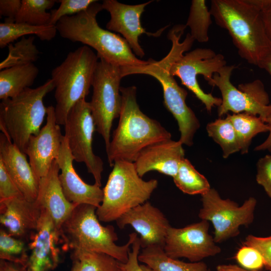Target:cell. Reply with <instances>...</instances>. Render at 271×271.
<instances>
[{
	"label": "cell",
	"mask_w": 271,
	"mask_h": 271,
	"mask_svg": "<svg viewBox=\"0 0 271 271\" xmlns=\"http://www.w3.org/2000/svg\"><path fill=\"white\" fill-rule=\"evenodd\" d=\"M184 32L179 29L171 30L168 39L172 42V47L169 53L159 61L152 59L148 64L139 67H128L127 75L146 74L159 81L163 91L164 104L178 122L180 132L179 141L183 145L191 146L194 136L200 126V122L194 111L187 105L186 99L188 92L180 86L170 73L172 64L189 51L194 42L187 35L181 42Z\"/></svg>",
	"instance_id": "cell-1"
},
{
	"label": "cell",
	"mask_w": 271,
	"mask_h": 271,
	"mask_svg": "<svg viewBox=\"0 0 271 271\" xmlns=\"http://www.w3.org/2000/svg\"><path fill=\"white\" fill-rule=\"evenodd\" d=\"M210 11L216 24L229 33L239 56L259 67L271 45L254 1L212 0Z\"/></svg>",
	"instance_id": "cell-2"
},
{
	"label": "cell",
	"mask_w": 271,
	"mask_h": 271,
	"mask_svg": "<svg viewBox=\"0 0 271 271\" xmlns=\"http://www.w3.org/2000/svg\"><path fill=\"white\" fill-rule=\"evenodd\" d=\"M122 106L119 121L106 151L110 166L122 160L134 163L145 148L156 143L171 139V134L158 121L140 109L134 86L120 87Z\"/></svg>",
	"instance_id": "cell-3"
},
{
	"label": "cell",
	"mask_w": 271,
	"mask_h": 271,
	"mask_svg": "<svg viewBox=\"0 0 271 271\" xmlns=\"http://www.w3.org/2000/svg\"><path fill=\"white\" fill-rule=\"evenodd\" d=\"M103 9L96 1L86 10L61 18L56 24L61 37L72 42H80L97 51L98 58L122 67H139L149 61L138 59L126 40L119 35L101 28L96 20Z\"/></svg>",
	"instance_id": "cell-4"
},
{
	"label": "cell",
	"mask_w": 271,
	"mask_h": 271,
	"mask_svg": "<svg viewBox=\"0 0 271 271\" xmlns=\"http://www.w3.org/2000/svg\"><path fill=\"white\" fill-rule=\"evenodd\" d=\"M97 208L89 204H78L63 224L61 237L70 248L103 253L121 263L128 258L130 246L138 237L136 232L129 234L127 242L123 245L115 243L118 237L112 225L102 226L96 215Z\"/></svg>",
	"instance_id": "cell-5"
},
{
	"label": "cell",
	"mask_w": 271,
	"mask_h": 271,
	"mask_svg": "<svg viewBox=\"0 0 271 271\" xmlns=\"http://www.w3.org/2000/svg\"><path fill=\"white\" fill-rule=\"evenodd\" d=\"M98 57L87 46L69 52L51 72L55 86L56 122L64 125L72 107L85 99L92 86Z\"/></svg>",
	"instance_id": "cell-6"
},
{
	"label": "cell",
	"mask_w": 271,
	"mask_h": 271,
	"mask_svg": "<svg viewBox=\"0 0 271 271\" xmlns=\"http://www.w3.org/2000/svg\"><path fill=\"white\" fill-rule=\"evenodd\" d=\"M54 89L50 78L0 103V129L24 153L31 136L38 134L41 129L47 110L44 98Z\"/></svg>",
	"instance_id": "cell-7"
},
{
	"label": "cell",
	"mask_w": 271,
	"mask_h": 271,
	"mask_svg": "<svg viewBox=\"0 0 271 271\" xmlns=\"http://www.w3.org/2000/svg\"><path fill=\"white\" fill-rule=\"evenodd\" d=\"M103 189V197L96 210L99 221H116L132 208L147 202L157 188L156 179L145 181L138 173L133 163L114 162Z\"/></svg>",
	"instance_id": "cell-8"
},
{
	"label": "cell",
	"mask_w": 271,
	"mask_h": 271,
	"mask_svg": "<svg viewBox=\"0 0 271 271\" xmlns=\"http://www.w3.org/2000/svg\"><path fill=\"white\" fill-rule=\"evenodd\" d=\"M92 84L93 93L89 102L96 130L103 138L106 151L110 142V131L114 119L119 117L122 106L120 91L124 77L122 67L99 58Z\"/></svg>",
	"instance_id": "cell-9"
},
{
	"label": "cell",
	"mask_w": 271,
	"mask_h": 271,
	"mask_svg": "<svg viewBox=\"0 0 271 271\" xmlns=\"http://www.w3.org/2000/svg\"><path fill=\"white\" fill-rule=\"evenodd\" d=\"M237 67L225 65L213 75L212 86L217 87L222 96L218 115L221 117L229 111L233 113H247L259 116L265 123L271 116L269 97L262 82L256 79L238 85V88L230 81L232 71Z\"/></svg>",
	"instance_id": "cell-10"
},
{
	"label": "cell",
	"mask_w": 271,
	"mask_h": 271,
	"mask_svg": "<svg viewBox=\"0 0 271 271\" xmlns=\"http://www.w3.org/2000/svg\"><path fill=\"white\" fill-rule=\"evenodd\" d=\"M201 201L198 217L212 223L216 243L238 236L240 226H248L253 221L257 200L253 197L239 206L230 199L222 198L217 190L211 188L201 195Z\"/></svg>",
	"instance_id": "cell-11"
},
{
	"label": "cell",
	"mask_w": 271,
	"mask_h": 271,
	"mask_svg": "<svg viewBox=\"0 0 271 271\" xmlns=\"http://www.w3.org/2000/svg\"><path fill=\"white\" fill-rule=\"evenodd\" d=\"M64 125V136L74 161L84 163L88 172L92 175L95 184L101 187L103 162L92 150L96 126L89 102L85 99L78 101L70 110Z\"/></svg>",
	"instance_id": "cell-12"
},
{
	"label": "cell",
	"mask_w": 271,
	"mask_h": 271,
	"mask_svg": "<svg viewBox=\"0 0 271 271\" xmlns=\"http://www.w3.org/2000/svg\"><path fill=\"white\" fill-rule=\"evenodd\" d=\"M226 65L224 56L216 54L209 48H197L184 54L171 65L170 73L179 77L181 83L192 91L204 104L207 111L211 112L214 106L219 107L222 99L206 93L201 88L197 76L202 75L209 84L213 75Z\"/></svg>",
	"instance_id": "cell-13"
},
{
	"label": "cell",
	"mask_w": 271,
	"mask_h": 271,
	"mask_svg": "<svg viewBox=\"0 0 271 271\" xmlns=\"http://www.w3.org/2000/svg\"><path fill=\"white\" fill-rule=\"evenodd\" d=\"M208 221L191 224L182 228L171 226L167 233L164 250L170 257H184L191 262L201 261L221 251L209 233Z\"/></svg>",
	"instance_id": "cell-14"
},
{
	"label": "cell",
	"mask_w": 271,
	"mask_h": 271,
	"mask_svg": "<svg viewBox=\"0 0 271 271\" xmlns=\"http://www.w3.org/2000/svg\"><path fill=\"white\" fill-rule=\"evenodd\" d=\"M46 115V123L38 134L31 136L25 151L39 182L58 157L64 138L56 122L55 107L48 106Z\"/></svg>",
	"instance_id": "cell-15"
},
{
	"label": "cell",
	"mask_w": 271,
	"mask_h": 271,
	"mask_svg": "<svg viewBox=\"0 0 271 271\" xmlns=\"http://www.w3.org/2000/svg\"><path fill=\"white\" fill-rule=\"evenodd\" d=\"M152 1L136 5L120 3L116 0H104L102 4L103 10L108 12L110 20L106 25L107 30L121 34L128 44L133 53L141 58L145 52L139 43V37L143 34L158 37L166 26L156 33L147 32L142 27L141 16L145 7Z\"/></svg>",
	"instance_id": "cell-16"
},
{
	"label": "cell",
	"mask_w": 271,
	"mask_h": 271,
	"mask_svg": "<svg viewBox=\"0 0 271 271\" xmlns=\"http://www.w3.org/2000/svg\"><path fill=\"white\" fill-rule=\"evenodd\" d=\"M116 221L120 229L127 225L133 228L140 234L142 248L159 246L164 249L171 225L163 212L149 202L132 208Z\"/></svg>",
	"instance_id": "cell-17"
},
{
	"label": "cell",
	"mask_w": 271,
	"mask_h": 271,
	"mask_svg": "<svg viewBox=\"0 0 271 271\" xmlns=\"http://www.w3.org/2000/svg\"><path fill=\"white\" fill-rule=\"evenodd\" d=\"M56 160L61 171L59 181L67 199L76 205L89 204L98 208L103 200V189L95 183H86L77 174L73 165L74 158L65 136Z\"/></svg>",
	"instance_id": "cell-18"
},
{
	"label": "cell",
	"mask_w": 271,
	"mask_h": 271,
	"mask_svg": "<svg viewBox=\"0 0 271 271\" xmlns=\"http://www.w3.org/2000/svg\"><path fill=\"white\" fill-rule=\"evenodd\" d=\"M59 239L50 214L41 208L38 225L30 244L31 252L25 271H48L55 268L59 260L56 247Z\"/></svg>",
	"instance_id": "cell-19"
},
{
	"label": "cell",
	"mask_w": 271,
	"mask_h": 271,
	"mask_svg": "<svg viewBox=\"0 0 271 271\" xmlns=\"http://www.w3.org/2000/svg\"><path fill=\"white\" fill-rule=\"evenodd\" d=\"M182 145L179 141L170 139L145 148L133 163L139 176L143 177L147 173L155 171L173 178L185 158Z\"/></svg>",
	"instance_id": "cell-20"
},
{
	"label": "cell",
	"mask_w": 271,
	"mask_h": 271,
	"mask_svg": "<svg viewBox=\"0 0 271 271\" xmlns=\"http://www.w3.org/2000/svg\"><path fill=\"white\" fill-rule=\"evenodd\" d=\"M0 160L25 198L34 202L38 196L39 182L22 152L5 134H0Z\"/></svg>",
	"instance_id": "cell-21"
},
{
	"label": "cell",
	"mask_w": 271,
	"mask_h": 271,
	"mask_svg": "<svg viewBox=\"0 0 271 271\" xmlns=\"http://www.w3.org/2000/svg\"><path fill=\"white\" fill-rule=\"evenodd\" d=\"M59 171L57 162L55 160L47 174L40 180L35 202L48 211L60 238L63 224L77 205L70 202L65 197L59 179Z\"/></svg>",
	"instance_id": "cell-22"
},
{
	"label": "cell",
	"mask_w": 271,
	"mask_h": 271,
	"mask_svg": "<svg viewBox=\"0 0 271 271\" xmlns=\"http://www.w3.org/2000/svg\"><path fill=\"white\" fill-rule=\"evenodd\" d=\"M0 222L13 237H22L37 228L41 208L24 197L0 201Z\"/></svg>",
	"instance_id": "cell-23"
},
{
	"label": "cell",
	"mask_w": 271,
	"mask_h": 271,
	"mask_svg": "<svg viewBox=\"0 0 271 271\" xmlns=\"http://www.w3.org/2000/svg\"><path fill=\"white\" fill-rule=\"evenodd\" d=\"M39 70L34 63L16 66L0 71V99L17 96L30 88L38 75Z\"/></svg>",
	"instance_id": "cell-24"
},
{
	"label": "cell",
	"mask_w": 271,
	"mask_h": 271,
	"mask_svg": "<svg viewBox=\"0 0 271 271\" xmlns=\"http://www.w3.org/2000/svg\"><path fill=\"white\" fill-rule=\"evenodd\" d=\"M138 259L153 271H210L203 261L186 262L170 257L159 246L143 248Z\"/></svg>",
	"instance_id": "cell-25"
},
{
	"label": "cell",
	"mask_w": 271,
	"mask_h": 271,
	"mask_svg": "<svg viewBox=\"0 0 271 271\" xmlns=\"http://www.w3.org/2000/svg\"><path fill=\"white\" fill-rule=\"evenodd\" d=\"M56 25L37 26L24 23H1L0 48H4L20 37L35 35L42 41H50L55 37Z\"/></svg>",
	"instance_id": "cell-26"
},
{
	"label": "cell",
	"mask_w": 271,
	"mask_h": 271,
	"mask_svg": "<svg viewBox=\"0 0 271 271\" xmlns=\"http://www.w3.org/2000/svg\"><path fill=\"white\" fill-rule=\"evenodd\" d=\"M236 132L242 154L248 152L252 139L257 134L269 132V128L259 116L247 113L227 114Z\"/></svg>",
	"instance_id": "cell-27"
},
{
	"label": "cell",
	"mask_w": 271,
	"mask_h": 271,
	"mask_svg": "<svg viewBox=\"0 0 271 271\" xmlns=\"http://www.w3.org/2000/svg\"><path fill=\"white\" fill-rule=\"evenodd\" d=\"M70 271H119V262L103 253L73 249Z\"/></svg>",
	"instance_id": "cell-28"
},
{
	"label": "cell",
	"mask_w": 271,
	"mask_h": 271,
	"mask_svg": "<svg viewBox=\"0 0 271 271\" xmlns=\"http://www.w3.org/2000/svg\"><path fill=\"white\" fill-rule=\"evenodd\" d=\"M173 178L176 186L184 193L189 195H202L211 189L206 177L185 158L181 161L177 173Z\"/></svg>",
	"instance_id": "cell-29"
},
{
	"label": "cell",
	"mask_w": 271,
	"mask_h": 271,
	"mask_svg": "<svg viewBox=\"0 0 271 271\" xmlns=\"http://www.w3.org/2000/svg\"><path fill=\"white\" fill-rule=\"evenodd\" d=\"M206 130L209 137L217 143L223 151V157L240 151V146L234 126L226 116L219 118L207 124Z\"/></svg>",
	"instance_id": "cell-30"
},
{
	"label": "cell",
	"mask_w": 271,
	"mask_h": 271,
	"mask_svg": "<svg viewBox=\"0 0 271 271\" xmlns=\"http://www.w3.org/2000/svg\"><path fill=\"white\" fill-rule=\"evenodd\" d=\"M211 14L205 0H192L186 24L190 29V35L199 43L209 41V29L212 23Z\"/></svg>",
	"instance_id": "cell-31"
},
{
	"label": "cell",
	"mask_w": 271,
	"mask_h": 271,
	"mask_svg": "<svg viewBox=\"0 0 271 271\" xmlns=\"http://www.w3.org/2000/svg\"><path fill=\"white\" fill-rule=\"evenodd\" d=\"M57 1L22 0L16 23L44 26L50 25L51 14L47 10L51 9Z\"/></svg>",
	"instance_id": "cell-32"
},
{
	"label": "cell",
	"mask_w": 271,
	"mask_h": 271,
	"mask_svg": "<svg viewBox=\"0 0 271 271\" xmlns=\"http://www.w3.org/2000/svg\"><path fill=\"white\" fill-rule=\"evenodd\" d=\"M35 37H23L14 44L8 45V56L0 63V69L33 63L40 53L34 44Z\"/></svg>",
	"instance_id": "cell-33"
},
{
	"label": "cell",
	"mask_w": 271,
	"mask_h": 271,
	"mask_svg": "<svg viewBox=\"0 0 271 271\" xmlns=\"http://www.w3.org/2000/svg\"><path fill=\"white\" fill-rule=\"evenodd\" d=\"M0 258L24 266V269L28 257L25 254V244L4 230L0 231Z\"/></svg>",
	"instance_id": "cell-34"
},
{
	"label": "cell",
	"mask_w": 271,
	"mask_h": 271,
	"mask_svg": "<svg viewBox=\"0 0 271 271\" xmlns=\"http://www.w3.org/2000/svg\"><path fill=\"white\" fill-rule=\"evenodd\" d=\"M96 1L95 0L57 1L60 5L58 9L52 10L50 12L51 14L50 25H56L61 18L74 16L86 10Z\"/></svg>",
	"instance_id": "cell-35"
},
{
	"label": "cell",
	"mask_w": 271,
	"mask_h": 271,
	"mask_svg": "<svg viewBox=\"0 0 271 271\" xmlns=\"http://www.w3.org/2000/svg\"><path fill=\"white\" fill-rule=\"evenodd\" d=\"M235 258L243 268L248 270H260L264 266L259 252L253 247L244 244L236 252Z\"/></svg>",
	"instance_id": "cell-36"
},
{
	"label": "cell",
	"mask_w": 271,
	"mask_h": 271,
	"mask_svg": "<svg viewBox=\"0 0 271 271\" xmlns=\"http://www.w3.org/2000/svg\"><path fill=\"white\" fill-rule=\"evenodd\" d=\"M243 244L256 249L263 259L264 266L271 270V236L258 237L248 235L245 237Z\"/></svg>",
	"instance_id": "cell-37"
},
{
	"label": "cell",
	"mask_w": 271,
	"mask_h": 271,
	"mask_svg": "<svg viewBox=\"0 0 271 271\" xmlns=\"http://www.w3.org/2000/svg\"><path fill=\"white\" fill-rule=\"evenodd\" d=\"M256 181L271 198V155H266L256 163Z\"/></svg>",
	"instance_id": "cell-38"
},
{
	"label": "cell",
	"mask_w": 271,
	"mask_h": 271,
	"mask_svg": "<svg viewBox=\"0 0 271 271\" xmlns=\"http://www.w3.org/2000/svg\"><path fill=\"white\" fill-rule=\"evenodd\" d=\"M15 197H24L0 160V201Z\"/></svg>",
	"instance_id": "cell-39"
},
{
	"label": "cell",
	"mask_w": 271,
	"mask_h": 271,
	"mask_svg": "<svg viewBox=\"0 0 271 271\" xmlns=\"http://www.w3.org/2000/svg\"><path fill=\"white\" fill-rule=\"evenodd\" d=\"M141 248L140 238L137 237L132 244L127 261L125 263L119 262V268L121 271H153L148 265L139 264L138 256Z\"/></svg>",
	"instance_id": "cell-40"
},
{
	"label": "cell",
	"mask_w": 271,
	"mask_h": 271,
	"mask_svg": "<svg viewBox=\"0 0 271 271\" xmlns=\"http://www.w3.org/2000/svg\"><path fill=\"white\" fill-rule=\"evenodd\" d=\"M21 4L22 1L20 0L0 1V15L6 17L4 22L14 23L16 22Z\"/></svg>",
	"instance_id": "cell-41"
},
{
	"label": "cell",
	"mask_w": 271,
	"mask_h": 271,
	"mask_svg": "<svg viewBox=\"0 0 271 271\" xmlns=\"http://www.w3.org/2000/svg\"><path fill=\"white\" fill-rule=\"evenodd\" d=\"M260 10L266 37L271 45V0H254Z\"/></svg>",
	"instance_id": "cell-42"
},
{
	"label": "cell",
	"mask_w": 271,
	"mask_h": 271,
	"mask_svg": "<svg viewBox=\"0 0 271 271\" xmlns=\"http://www.w3.org/2000/svg\"><path fill=\"white\" fill-rule=\"evenodd\" d=\"M266 123L267 124L269 128V134L262 144L255 148L254 151H255L267 150L271 153V116L268 118Z\"/></svg>",
	"instance_id": "cell-43"
},
{
	"label": "cell",
	"mask_w": 271,
	"mask_h": 271,
	"mask_svg": "<svg viewBox=\"0 0 271 271\" xmlns=\"http://www.w3.org/2000/svg\"><path fill=\"white\" fill-rule=\"evenodd\" d=\"M216 271H262L260 270H248L235 264H219L216 267Z\"/></svg>",
	"instance_id": "cell-44"
},
{
	"label": "cell",
	"mask_w": 271,
	"mask_h": 271,
	"mask_svg": "<svg viewBox=\"0 0 271 271\" xmlns=\"http://www.w3.org/2000/svg\"><path fill=\"white\" fill-rule=\"evenodd\" d=\"M0 271H22L14 263L4 260L1 261Z\"/></svg>",
	"instance_id": "cell-45"
},
{
	"label": "cell",
	"mask_w": 271,
	"mask_h": 271,
	"mask_svg": "<svg viewBox=\"0 0 271 271\" xmlns=\"http://www.w3.org/2000/svg\"><path fill=\"white\" fill-rule=\"evenodd\" d=\"M258 67L264 69L271 76V53L261 62Z\"/></svg>",
	"instance_id": "cell-46"
},
{
	"label": "cell",
	"mask_w": 271,
	"mask_h": 271,
	"mask_svg": "<svg viewBox=\"0 0 271 271\" xmlns=\"http://www.w3.org/2000/svg\"><path fill=\"white\" fill-rule=\"evenodd\" d=\"M119 271H121V270H120H120H119Z\"/></svg>",
	"instance_id": "cell-47"
},
{
	"label": "cell",
	"mask_w": 271,
	"mask_h": 271,
	"mask_svg": "<svg viewBox=\"0 0 271 271\" xmlns=\"http://www.w3.org/2000/svg\"></svg>",
	"instance_id": "cell-48"
}]
</instances>
